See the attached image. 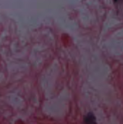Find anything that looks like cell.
I'll return each instance as SVG.
<instances>
[{
    "mask_svg": "<svg viewBox=\"0 0 123 124\" xmlns=\"http://www.w3.org/2000/svg\"><path fill=\"white\" fill-rule=\"evenodd\" d=\"M84 123L85 124H97L96 118L92 113H88L84 117Z\"/></svg>",
    "mask_w": 123,
    "mask_h": 124,
    "instance_id": "obj_1",
    "label": "cell"
},
{
    "mask_svg": "<svg viewBox=\"0 0 123 124\" xmlns=\"http://www.w3.org/2000/svg\"><path fill=\"white\" fill-rule=\"evenodd\" d=\"M121 1H123V0H113V1H114L115 4H117V3H120Z\"/></svg>",
    "mask_w": 123,
    "mask_h": 124,
    "instance_id": "obj_2",
    "label": "cell"
}]
</instances>
